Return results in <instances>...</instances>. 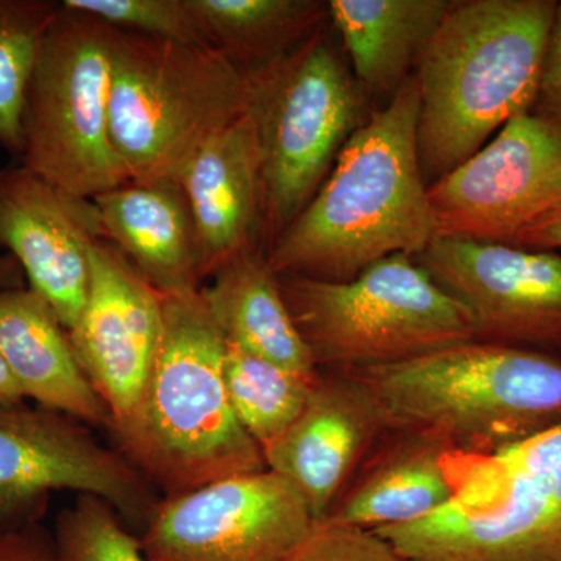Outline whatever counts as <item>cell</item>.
<instances>
[{
    "instance_id": "1",
    "label": "cell",
    "mask_w": 561,
    "mask_h": 561,
    "mask_svg": "<svg viewBox=\"0 0 561 561\" xmlns=\"http://www.w3.org/2000/svg\"><path fill=\"white\" fill-rule=\"evenodd\" d=\"M415 73L351 136L316 197L268 247L276 275L343 283L437 238L419 154Z\"/></svg>"
},
{
    "instance_id": "2",
    "label": "cell",
    "mask_w": 561,
    "mask_h": 561,
    "mask_svg": "<svg viewBox=\"0 0 561 561\" xmlns=\"http://www.w3.org/2000/svg\"><path fill=\"white\" fill-rule=\"evenodd\" d=\"M556 10V0H454L415 70L427 187L529 113Z\"/></svg>"
},
{
    "instance_id": "3",
    "label": "cell",
    "mask_w": 561,
    "mask_h": 561,
    "mask_svg": "<svg viewBox=\"0 0 561 561\" xmlns=\"http://www.w3.org/2000/svg\"><path fill=\"white\" fill-rule=\"evenodd\" d=\"M345 373L387 430L427 432L465 457L507 451L561 423L559 354L471 341Z\"/></svg>"
},
{
    "instance_id": "4",
    "label": "cell",
    "mask_w": 561,
    "mask_h": 561,
    "mask_svg": "<svg viewBox=\"0 0 561 561\" xmlns=\"http://www.w3.org/2000/svg\"><path fill=\"white\" fill-rule=\"evenodd\" d=\"M164 332L138 408L111 431L121 453L165 496L265 471L224 379V335L201 290L162 295Z\"/></svg>"
},
{
    "instance_id": "5",
    "label": "cell",
    "mask_w": 561,
    "mask_h": 561,
    "mask_svg": "<svg viewBox=\"0 0 561 561\" xmlns=\"http://www.w3.org/2000/svg\"><path fill=\"white\" fill-rule=\"evenodd\" d=\"M110 128L130 181H179L249 111L250 80L221 51L110 27Z\"/></svg>"
},
{
    "instance_id": "6",
    "label": "cell",
    "mask_w": 561,
    "mask_h": 561,
    "mask_svg": "<svg viewBox=\"0 0 561 561\" xmlns=\"http://www.w3.org/2000/svg\"><path fill=\"white\" fill-rule=\"evenodd\" d=\"M331 32L328 21L286 58L249 73L265 251L316 197L343 147L371 113Z\"/></svg>"
},
{
    "instance_id": "7",
    "label": "cell",
    "mask_w": 561,
    "mask_h": 561,
    "mask_svg": "<svg viewBox=\"0 0 561 561\" xmlns=\"http://www.w3.org/2000/svg\"><path fill=\"white\" fill-rule=\"evenodd\" d=\"M278 278L320 371L401 364L474 341L465 309L408 254L386 257L343 283Z\"/></svg>"
},
{
    "instance_id": "8",
    "label": "cell",
    "mask_w": 561,
    "mask_h": 561,
    "mask_svg": "<svg viewBox=\"0 0 561 561\" xmlns=\"http://www.w3.org/2000/svg\"><path fill=\"white\" fill-rule=\"evenodd\" d=\"M376 534L409 561H561V423L507 451L467 457L451 504Z\"/></svg>"
},
{
    "instance_id": "9",
    "label": "cell",
    "mask_w": 561,
    "mask_h": 561,
    "mask_svg": "<svg viewBox=\"0 0 561 561\" xmlns=\"http://www.w3.org/2000/svg\"><path fill=\"white\" fill-rule=\"evenodd\" d=\"M110 94L108 25L61 5L25 99L20 165L83 201L128 183L111 140Z\"/></svg>"
},
{
    "instance_id": "10",
    "label": "cell",
    "mask_w": 561,
    "mask_h": 561,
    "mask_svg": "<svg viewBox=\"0 0 561 561\" xmlns=\"http://www.w3.org/2000/svg\"><path fill=\"white\" fill-rule=\"evenodd\" d=\"M427 197L437 238L516 247L561 210V131L518 114Z\"/></svg>"
},
{
    "instance_id": "11",
    "label": "cell",
    "mask_w": 561,
    "mask_h": 561,
    "mask_svg": "<svg viewBox=\"0 0 561 561\" xmlns=\"http://www.w3.org/2000/svg\"><path fill=\"white\" fill-rule=\"evenodd\" d=\"M99 497L121 518L147 524L151 483L81 421L44 408L0 405V524L41 518L54 491Z\"/></svg>"
},
{
    "instance_id": "12",
    "label": "cell",
    "mask_w": 561,
    "mask_h": 561,
    "mask_svg": "<svg viewBox=\"0 0 561 561\" xmlns=\"http://www.w3.org/2000/svg\"><path fill=\"white\" fill-rule=\"evenodd\" d=\"M313 526L300 493L265 470L165 496L139 541L149 561H284Z\"/></svg>"
},
{
    "instance_id": "13",
    "label": "cell",
    "mask_w": 561,
    "mask_h": 561,
    "mask_svg": "<svg viewBox=\"0 0 561 561\" xmlns=\"http://www.w3.org/2000/svg\"><path fill=\"white\" fill-rule=\"evenodd\" d=\"M413 261L465 309L476 342L561 356V254L435 238Z\"/></svg>"
},
{
    "instance_id": "14",
    "label": "cell",
    "mask_w": 561,
    "mask_h": 561,
    "mask_svg": "<svg viewBox=\"0 0 561 561\" xmlns=\"http://www.w3.org/2000/svg\"><path fill=\"white\" fill-rule=\"evenodd\" d=\"M90 262L87 301L68 334L114 431L130 420L149 381L164 332V300L105 239L92 242Z\"/></svg>"
},
{
    "instance_id": "15",
    "label": "cell",
    "mask_w": 561,
    "mask_h": 561,
    "mask_svg": "<svg viewBox=\"0 0 561 561\" xmlns=\"http://www.w3.org/2000/svg\"><path fill=\"white\" fill-rule=\"evenodd\" d=\"M99 238L91 201L58 190L22 165L0 171V247L68 332L87 301L90 250Z\"/></svg>"
},
{
    "instance_id": "16",
    "label": "cell",
    "mask_w": 561,
    "mask_h": 561,
    "mask_svg": "<svg viewBox=\"0 0 561 561\" xmlns=\"http://www.w3.org/2000/svg\"><path fill=\"white\" fill-rule=\"evenodd\" d=\"M378 405L346 373L320 371L298 419L262 449L265 467L300 493L323 523L387 434Z\"/></svg>"
},
{
    "instance_id": "17",
    "label": "cell",
    "mask_w": 561,
    "mask_h": 561,
    "mask_svg": "<svg viewBox=\"0 0 561 561\" xmlns=\"http://www.w3.org/2000/svg\"><path fill=\"white\" fill-rule=\"evenodd\" d=\"M465 460L427 432L389 431L324 522L382 531L430 518L456 500Z\"/></svg>"
},
{
    "instance_id": "18",
    "label": "cell",
    "mask_w": 561,
    "mask_h": 561,
    "mask_svg": "<svg viewBox=\"0 0 561 561\" xmlns=\"http://www.w3.org/2000/svg\"><path fill=\"white\" fill-rule=\"evenodd\" d=\"M201 250L202 278L264 249L261 160L249 111L209 139L180 179Z\"/></svg>"
},
{
    "instance_id": "19",
    "label": "cell",
    "mask_w": 561,
    "mask_h": 561,
    "mask_svg": "<svg viewBox=\"0 0 561 561\" xmlns=\"http://www.w3.org/2000/svg\"><path fill=\"white\" fill-rule=\"evenodd\" d=\"M102 238L161 295L201 290L197 231L179 181H128L92 198Z\"/></svg>"
},
{
    "instance_id": "20",
    "label": "cell",
    "mask_w": 561,
    "mask_h": 561,
    "mask_svg": "<svg viewBox=\"0 0 561 561\" xmlns=\"http://www.w3.org/2000/svg\"><path fill=\"white\" fill-rule=\"evenodd\" d=\"M0 356L25 400L81 423L110 427L108 409L80 367L68 331L28 287L0 290Z\"/></svg>"
},
{
    "instance_id": "21",
    "label": "cell",
    "mask_w": 561,
    "mask_h": 561,
    "mask_svg": "<svg viewBox=\"0 0 561 561\" xmlns=\"http://www.w3.org/2000/svg\"><path fill=\"white\" fill-rule=\"evenodd\" d=\"M454 0H330L328 14L368 99L389 103L413 76Z\"/></svg>"
},
{
    "instance_id": "22",
    "label": "cell",
    "mask_w": 561,
    "mask_h": 561,
    "mask_svg": "<svg viewBox=\"0 0 561 561\" xmlns=\"http://www.w3.org/2000/svg\"><path fill=\"white\" fill-rule=\"evenodd\" d=\"M209 279L201 295L225 341L309 381L319 379L264 250L232 257Z\"/></svg>"
},
{
    "instance_id": "23",
    "label": "cell",
    "mask_w": 561,
    "mask_h": 561,
    "mask_svg": "<svg viewBox=\"0 0 561 561\" xmlns=\"http://www.w3.org/2000/svg\"><path fill=\"white\" fill-rule=\"evenodd\" d=\"M214 49L242 72H256L297 50L328 21L323 0H190Z\"/></svg>"
},
{
    "instance_id": "24",
    "label": "cell",
    "mask_w": 561,
    "mask_h": 561,
    "mask_svg": "<svg viewBox=\"0 0 561 561\" xmlns=\"http://www.w3.org/2000/svg\"><path fill=\"white\" fill-rule=\"evenodd\" d=\"M224 379L236 419L261 451L298 419L317 381H309L228 342Z\"/></svg>"
},
{
    "instance_id": "25",
    "label": "cell",
    "mask_w": 561,
    "mask_h": 561,
    "mask_svg": "<svg viewBox=\"0 0 561 561\" xmlns=\"http://www.w3.org/2000/svg\"><path fill=\"white\" fill-rule=\"evenodd\" d=\"M60 7L47 0H0V146L16 158L33 70Z\"/></svg>"
},
{
    "instance_id": "26",
    "label": "cell",
    "mask_w": 561,
    "mask_h": 561,
    "mask_svg": "<svg viewBox=\"0 0 561 561\" xmlns=\"http://www.w3.org/2000/svg\"><path fill=\"white\" fill-rule=\"evenodd\" d=\"M54 540L58 561H149L119 513L87 494L58 515Z\"/></svg>"
},
{
    "instance_id": "27",
    "label": "cell",
    "mask_w": 561,
    "mask_h": 561,
    "mask_svg": "<svg viewBox=\"0 0 561 561\" xmlns=\"http://www.w3.org/2000/svg\"><path fill=\"white\" fill-rule=\"evenodd\" d=\"M61 5L116 31L210 46L190 0H65Z\"/></svg>"
},
{
    "instance_id": "28",
    "label": "cell",
    "mask_w": 561,
    "mask_h": 561,
    "mask_svg": "<svg viewBox=\"0 0 561 561\" xmlns=\"http://www.w3.org/2000/svg\"><path fill=\"white\" fill-rule=\"evenodd\" d=\"M284 561H409L376 531L317 523Z\"/></svg>"
},
{
    "instance_id": "29",
    "label": "cell",
    "mask_w": 561,
    "mask_h": 561,
    "mask_svg": "<svg viewBox=\"0 0 561 561\" xmlns=\"http://www.w3.org/2000/svg\"><path fill=\"white\" fill-rule=\"evenodd\" d=\"M530 113L561 131V2H557L551 35L538 81L537 98Z\"/></svg>"
},
{
    "instance_id": "30",
    "label": "cell",
    "mask_w": 561,
    "mask_h": 561,
    "mask_svg": "<svg viewBox=\"0 0 561 561\" xmlns=\"http://www.w3.org/2000/svg\"><path fill=\"white\" fill-rule=\"evenodd\" d=\"M0 561H58L54 535L39 518L0 524Z\"/></svg>"
},
{
    "instance_id": "31",
    "label": "cell",
    "mask_w": 561,
    "mask_h": 561,
    "mask_svg": "<svg viewBox=\"0 0 561 561\" xmlns=\"http://www.w3.org/2000/svg\"><path fill=\"white\" fill-rule=\"evenodd\" d=\"M516 247L549 251L561 249V210L527 231Z\"/></svg>"
},
{
    "instance_id": "32",
    "label": "cell",
    "mask_w": 561,
    "mask_h": 561,
    "mask_svg": "<svg viewBox=\"0 0 561 561\" xmlns=\"http://www.w3.org/2000/svg\"><path fill=\"white\" fill-rule=\"evenodd\" d=\"M25 401L20 383L14 379L9 365L0 356V405L22 404Z\"/></svg>"
},
{
    "instance_id": "33",
    "label": "cell",
    "mask_w": 561,
    "mask_h": 561,
    "mask_svg": "<svg viewBox=\"0 0 561 561\" xmlns=\"http://www.w3.org/2000/svg\"><path fill=\"white\" fill-rule=\"evenodd\" d=\"M24 278V272H22L20 264L13 256H10V254L0 256V290L24 287V284H22Z\"/></svg>"
}]
</instances>
